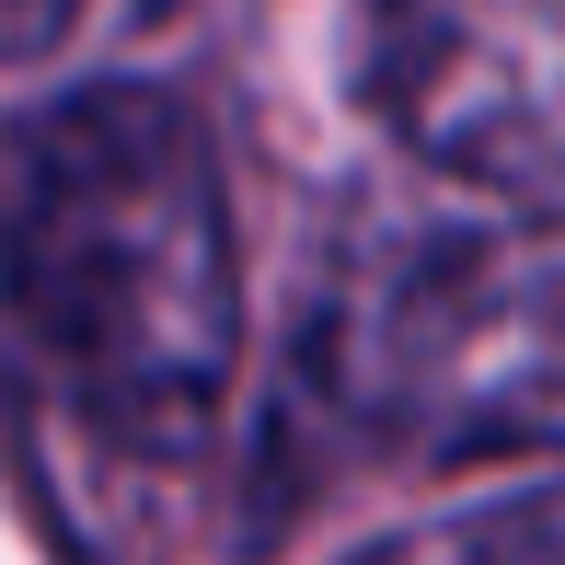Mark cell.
<instances>
[{
	"label": "cell",
	"instance_id": "6da1fadb",
	"mask_svg": "<svg viewBox=\"0 0 565 565\" xmlns=\"http://www.w3.org/2000/svg\"><path fill=\"white\" fill-rule=\"evenodd\" d=\"M0 323L46 416L105 461L209 450L243 370L220 139L173 82H82L0 150Z\"/></svg>",
	"mask_w": 565,
	"mask_h": 565
},
{
	"label": "cell",
	"instance_id": "7a4b0ae2",
	"mask_svg": "<svg viewBox=\"0 0 565 565\" xmlns=\"http://www.w3.org/2000/svg\"><path fill=\"white\" fill-rule=\"evenodd\" d=\"M565 450V243L508 209L358 220L289 335L266 520L347 461Z\"/></svg>",
	"mask_w": 565,
	"mask_h": 565
},
{
	"label": "cell",
	"instance_id": "3957f363",
	"mask_svg": "<svg viewBox=\"0 0 565 565\" xmlns=\"http://www.w3.org/2000/svg\"><path fill=\"white\" fill-rule=\"evenodd\" d=\"M358 93L450 185H565V0H370Z\"/></svg>",
	"mask_w": 565,
	"mask_h": 565
},
{
	"label": "cell",
	"instance_id": "277c9868",
	"mask_svg": "<svg viewBox=\"0 0 565 565\" xmlns=\"http://www.w3.org/2000/svg\"><path fill=\"white\" fill-rule=\"evenodd\" d=\"M358 565H565V473L554 484H520V497L439 508V520L370 543Z\"/></svg>",
	"mask_w": 565,
	"mask_h": 565
},
{
	"label": "cell",
	"instance_id": "5b68a950",
	"mask_svg": "<svg viewBox=\"0 0 565 565\" xmlns=\"http://www.w3.org/2000/svg\"><path fill=\"white\" fill-rule=\"evenodd\" d=\"M82 12H93V0H0V70H35V58H58Z\"/></svg>",
	"mask_w": 565,
	"mask_h": 565
}]
</instances>
